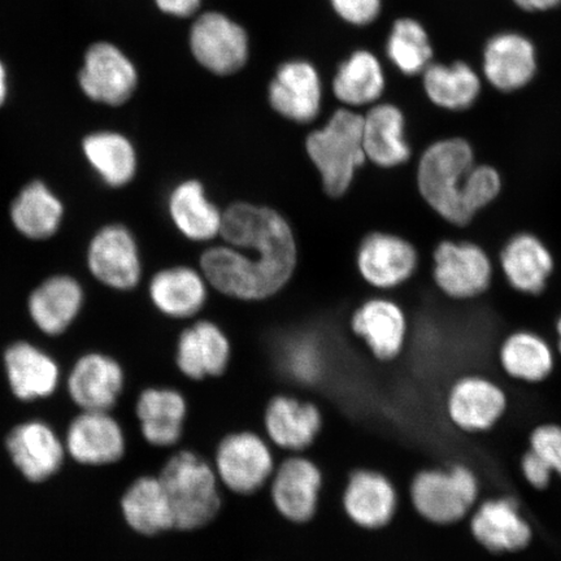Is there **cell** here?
<instances>
[{"mask_svg": "<svg viewBox=\"0 0 561 561\" xmlns=\"http://www.w3.org/2000/svg\"><path fill=\"white\" fill-rule=\"evenodd\" d=\"M222 244L201 257L208 285L229 298L265 300L290 283L298 264L296 236L276 209L238 202L224 210Z\"/></svg>", "mask_w": 561, "mask_h": 561, "instance_id": "obj_1", "label": "cell"}, {"mask_svg": "<svg viewBox=\"0 0 561 561\" xmlns=\"http://www.w3.org/2000/svg\"><path fill=\"white\" fill-rule=\"evenodd\" d=\"M306 151L320 174L327 195L342 198L353 186L357 172L367 163L363 114L346 107L336 110L322 128L308 135Z\"/></svg>", "mask_w": 561, "mask_h": 561, "instance_id": "obj_2", "label": "cell"}, {"mask_svg": "<svg viewBox=\"0 0 561 561\" xmlns=\"http://www.w3.org/2000/svg\"><path fill=\"white\" fill-rule=\"evenodd\" d=\"M474 163L473 146L461 137L436 140L426 147L417 161L416 186L421 199L454 227L471 224L462 213L460 193Z\"/></svg>", "mask_w": 561, "mask_h": 561, "instance_id": "obj_3", "label": "cell"}, {"mask_svg": "<svg viewBox=\"0 0 561 561\" xmlns=\"http://www.w3.org/2000/svg\"><path fill=\"white\" fill-rule=\"evenodd\" d=\"M171 502L174 528L195 530L213 522L221 507L219 479L205 459L181 451L159 476Z\"/></svg>", "mask_w": 561, "mask_h": 561, "instance_id": "obj_4", "label": "cell"}, {"mask_svg": "<svg viewBox=\"0 0 561 561\" xmlns=\"http://www.w3.org/2000/svg\"><path fill=\"white\" fill-rule=\"evenodd\" d=\"M480 481L465 465L426 468L413 477L410 501L423 520L450 526L465 520L479 503Z\"/></svg>", "mask_w": 561, "mask_h": 561, "instance_id": "obj_5", "label": "cell"}, {"mask_svg": "<svg viewBox=\"0 0 561 561\" xmlns=\"http://www.w3.org/2000/svg\"><path fill=\"white\" fill-rule=\"evenodd\" d=\"M83 270L102 289L135 290L142 279V259L133 231L122 222L96 227L83 249Z\"/></svg>", "mask_w": 561, "mask_h": 561, "instance_id": "obj_6", "label": "cell"}, {"mask_svg": "<svg viewBox=\"0 0 561 561\" xmlns=\"http://www.w3.org/2000/svg\"><path fill=\"white\" fill-rule=\"evenodd\" d=\"M75 83L88 103L117 108L135 95L138 73L121 47L101 39L91 42L81 54Z\"/></svg>", "mask_w": 561, "mask_h": 561, "instance_id": "obj_7", "label": "cell"}, {"mask_svg": "<svg viewBox=\"0 0 561 561\" xmlns=\"http://www.w3.org/2000/svg\"><path fill=\"white\" fill-rule=\"evenodd\" d=\"M88 297L87 280L72 272H53L27 293V320L34 332L44 339H61L81 320Z\"/></svg>", "mask_w": 561, "mask_h": 561, "instance_id": "obj_8", "label": "cell"}, {"mask_svg": "<svg viewBox=\"0 0 561 561\" xmlns=\"http://www.w3.org/2000/svg\"><path fill=\"white\" fill-rule=\"evenodd\" d=\"M432 276L437 289L453 300L483 296L494 279V264L485 249L471 241H440L433 250Z\"/></svg>", "mask_w": 561, "mask_h": 561, "instance_id": "obj_9", "label": "cell"}, {"mask_svg": "<svg viewBox=\"0 0 561 561\" xmlns=\"http://www.w3.org/2000/svg\"><path fill=\"white\" fill-rule=\"evenodd\" d=\"M419 264L416 245L390 231H371L356 251L357 273L376 290H394L409 283Z\"/></svg>", "mask_w": 561, "mask_h": 561, "instance_id": "obj_10", "label": "cell"}, {"mask_svg": "<svg viewBox=\"0 0 561 561\" xmlns=\"http://www.w3.org/2000/svg\"><path fill=\"white\" fill-rule=\"evenodd\" d=\"M217 479L236 494L261 490L275 472V460L266 442L251 432L233 433L217 447Z\"/></svg>", "mask_w": 561, "mask_h": 561, "instance_id": "obj_11", "label": "cell"}, {"mask_svg": "<svg viewBox=\"0 0 561 561\" xmlns=\"http://www.w3.org/2000/svg\"><path fill=\"white\" fill-rule=\"evenodd\" d=\"M446 415L459 431L486 433L500 423L508 410V397L502 386L486 376L458 378L446 396Z\"/></svg>", "mask_w": 561, "mask_h": 561, "instance_id": "obj_12", "label": "cell"}, {"mask_svg": "<svg viewBox=\"0 0 561 561\" xmlns=\"http://www.w3.org/2000/svg\"><path fill=\"white\" fill-rule=\"evenodd\" d=\"M7 215L15 233L41 243L54 240L65 227L67 205L50 182L33 178L13 194Z\"/></svg>", "mask_w": 561, "mask_h": 561, "instance_id": "obj_13", "label": "cell"}, {"mask_svg": "<svg viewBox=\"0 0 561 561\" xmlns=\"http://www.w3.org/2000/svg\"><path fill=\"white\" fill-rule=\"evenodd\" d=\"M191 47L196 61L219 76L238 72L249 59L248 33L219 12L205 13L195 21Z\"/></svg>", "mask_w": 561, "mask_h": 561, "instance_id": "obj_14", "label": "cell"}, {"mask_svg": "<svg viewBox=\"0 0 561 561\" xmlns=\"http://www.w3.org/2000/svg\"><path fill=\"white\" fill-rule=\"evenodd\" d=\"M350 328L382 363L394 362L403 354L410 334L404 308L386 297L364 300L351 316Z\"/></svg>", "mask_w": 561, "mask_h": 561, "instance_id": "obj_15", "label": "cell"}, {"mask_svg": "<svg viewBox=\"0 0 561 561\" xmlns=\"http://www.w3.org/2000/svg\"><path fill=\"white\" fill-rule=\"evenodd\" d=\"M79 147L83 164L102 187L121 191L136 179V147L124 133L93 128L83 133Z\"/></svg>", "mask_w": 561, "mask_h": 561, "instance_id": "obj_16", "label": "cell"}, {"mask_svg": "<svg viewBox=\"0 0 561 561\" xmlns=\"http://www.w3.org/2000/svg\"><path fill=\"white\" fill-rule=\"evenodd\" d=\"M469 531L482 549L493 553L523 551L533 541V529L510 496L477 503L469 515Z\"/></svg>", "mask_w": 561, "mask_h": 561, "instance_id": "obj_17", "label": "cell"}, {"mask_svg": "<svg viewBox=\"0 0 561 561\" xmlns=\"http://www.w3.org/2000/svg\"><path fill=\"white\" fill-rule=\"evenodd\" d=\"M270 481L273 506L280 516L296 524L312 520L324 481L318 465L305 456H291L275 468Z\"/></svg>", "mask_w": 561, "mask_h": 561, "instance_id": "obj_18", "label": "cell"}, {"mask_svg": "<svg viewBox=\"0 0 561 561\" xmlns=\"http://www.w3.org/2000/svg\"><path fill=\"white\" fill-rule=\"evenodd\" d=\"M2 360L13 394L21 401L46 398L58 388V362L30 336H19L7 343Z\"/></svg>", "mask_w": 561, "mask_h": 561, "instance_id": "obj_19", "label": "cell"}, {"mask_svg": "<svg viewBox=\"0 0 561 561\" xmlns=\"http://www.w3.org/2000/svg\"><path fill=\"white\" fill-rule=\"evenodd\" d=\"M348 520L364 530H381L394 520L398 490L388 476L374 469H357L350 474L342 495Z\"/></svg>", "mask_w": 561, "mask_h": 561, "instance_id": "obj_20", "label": "cell"}, {"mask_svg": "<svg viewBox=\"0 0 561 561\" xmlns=\"http://www.w3.org/2000/svg\"><path fill=\"white\" fill-rule=\"evenodd\" d=\"M270 104L279 116L296 124L318 118L322 104V82L318 69L306 60L284 62L270 83Z\"/></svg>", "mask_w": 561, "mask_h": 561, "instance_id": "obj_21", "label": "cell"}, {"mask_svg": "<svg viewBox=\"0 0 561 561\" xmlns=\"http://www.w3.org/2000/svg\"><path fill=\"white\" fill-rule=\"evenodd\" d=\"M537 68L536 47L520 33L496 34L483 48V79L501 93H515L528 87Z\"/></svg>", "mask_w": 561, "mask_h": 561, "instance_id": "obj_22", "label": "cell"}, {"mask_svg": "<svg viewBox=\"0 0 561 561\" xmlns=\"http://www.w3.org/2000/svg\"><path fill=\"white\" fill-rule=\"evenodd\" d=\"M500 265L512 289L536 297L547 289L556 271V257L541 237L522 231L504 243Z\"/></svg>", "mask_w": 561, "mask_h": 561, "instance_id": "obj_23", "label": "cell"}, {"mask_svg": "<svg viewBox=\"0 0 561 561\" xmlns=\"http://www.w3.org/2000/svg\"><path fill=\"white\" fill-rule=\"evenodd\" d=\"M363 146L369 163L396 170L412 159L404 112L394 103L378 102L363 114Z\"/></svg>", "mask_w": 561, "mask_h": 561, "instance_id": "obj_24", "label": "cell"}, {"mask_svg": "<svg viewBox=\"0 0 561 561\" xmlns=\"http://www.w3.org/2000/svg\"><path fill=\"white\" fill-rule=\"evenodd\" d=\"M124 382L121 363L100 351H90L76 360L68 390L83 411H110L121 397Z\"/></svg>", "mask_w": 561, "mask_h": 561, "instance_id": "obj_25", "label": "cell"}, {"mask_svg": "<svg viewBox=\"0 0 561 561\" xmlns=\"http://www.w3.org/2000/svg\"><path fill=\"white\" fill-rule=\"evenodd\" d=\"M125 434L108 411H83L70 424L67 450L85 466H107L125 454Z\"/></svg>", "mask_w": 561, "mask_h": 561, "instance_id": "obj_26", "label": "cell"}, {"mask_svg": "<svg viewBox=\"0 0 561 561\" xmlns=\"http://www.w3.org/2000/svg\"><path fill=\"white\" fill-rule=\"evenodd\" d=\"M230 356L227 334L208 320H201L185 329L175 350V363L181 374L195 381L221 376L229 366Z\"/></svg>", "mask_w": 561, "mask_h": 561, "instance_id": "obj_27", "label": "cell"}, {"mask_svg": "<svg viewBox=\"0 0 561 561\" xmlns=\"http://www.w3.org/2000/svg\"><path fill=\"white\" fill-rule=\"evenodd\" d=\"M7 448L19 471L32 482L50 479L65 460V447L50 426L30 421L13 430Z\"/></svg>", "mask_w": 561, "mask_h": 561, "instance_id": "obj_28", "label": "cell"}, {"mask_svg": "<svg viewBox=\"0 0 561 561\" xmlns=\"http://www.w3.org/2000/svg\"><path fill=\"white\" fill-rule=\"evenodd\" d=\"M264 425L273 444L287 451L300 453L318 438L322 413L311 402L278 396L266 405Z\"/></svg>", "mask_w": 561, "mask_h": 561, "instance_id": "obj_29", "label": "cell"}, {"mask_svg": "<svg viewBox=\"0 0 561 561\" xmlns=\"http://www.w3.org/2000/svg\"><path fill=\"white\" fill-rule=\"evenodd\" d=\"M208 280L202 271L178 265L161 270L149 285L152 305L171 319H191L207 304Z\"/></svg>", "mask_w": 561, "mask_h": 561, "instance_id": "obj_30", "label": "cell"}, {"mask_svg": "<svg viewBox=\"0 0 561 561\" xmlns=\"http://www.w3.org/2000/svg\"><path fill=\"white\" fill-rule=\"evenodd\" d=\"M168 214L188 241L209 242L220 237L224 213L210 202L202 182L186 180L168 196Z\"/></svg>", "mask_w": 561, "mask_h": 561, "instance_id": "obj_31", "label": "cell"}, {"mask_svg": "<svg viewBox=\"0 0 561 561\" xmlns=\"http://www.w3.org/2000/svg\"><path fill=\"white\" fill-rule=\"evenodd\" d=\"M136 412L140 432L150 445L171 447L181 439L187 416V403L181 392L146 389L140 392Z\"/></svg>", "mask_w": 561, "mask_h": 561, "instance_id": "obj_32", "label": "cell"}, {"mask_svg": "<svg viewBox=\"0 0 561 561\" xmlns=\"http://www.w3.org/2000/svg\"><path fill=\"white\" fill-rule=\"evenodd\" d=\"M497 359L512 380L529 385L546 381L557 366L556 351L550 342L541 334L525 329L503 340Z\"/></svg>", "mask_w": 561, "mask_h": 561, "instance_id": "obj_33", "label": "cell"}, {"mask_svg": "<svg viewBox=\"0 0 561 561\" xmlns=\"http://www.w3.org/2000/svg\"><path fill=\"white\" fill-rule=\"evenodd\" d=\"M126 524L140 536L152 537L174 528V516L159 477L144 476L131 483L122 500Z\"/></svg>", "mask_w": 561, "mask_h": 561, "instance_id": "obj_34", "label": "cell"}, {"mask_svg": "<svg viewBox=\"0 0 561 561\" xmlns=\"http://www.w3.org/2000/svg\"><path fill=\"white\" fill-rule=\"evenodd\" d=\"M421 79L427 100L436 107L450 112L473 107L482 91L480 75L465 61H454L453 65L433 61Z\"/></svg>", "mask_w": 561, "mask_h": 561, "instance_id": "obj_35", "label": "cell"}, {"mask_svg": "<svg viewBox=\"0 0 561 561\" xmlns=\"http://www.w3.org/2000/svg\"><path fill=\"white\" fill-rule=\"evenodd\" d=\"M386 90L381 61L367 50L355 51L342 62L333 80V93L346 108L370 107Z\"/></svg>", "mask_w": 561, "mask_h": 561, "instance_id": "obj_36", "label": "cell"}, {"mask_svg": "<svg viewBox=\"0 0 561 561\" xmlns=\"http://www.w3.org/2000/svg\"><path fill=\"white\" fill-rule=\"evenodd\" d=\"M386 54L405 76H421L433 62V48L425 27L415 19L403 18L392 24Z\"/></svg>", "mask_w": 561, "mask_h": 561, "instance_id": "obj_37", "label": "cell"}, {"mask_svg": "<svg viewBox=\"0 0 561 561\" xmlns=\"http://www.w3.org/2000/svg\"><path fill=\"white\" fill-rule=\"evenodd\" d=\"M503 179L494 165L474 163L466 175L460 193V205L469 222L476 215L500 198Z\"/></svg>", "mask_w": 561, "mask_h": 561, "instance_id": "obj_38", "label": "cell"}, {"mask_svg": "<svg viewBox=\"0 0 561 561\" xmlns=\"http://www.w3.org/2000/svg\"><path fill=\"white\" fill-rule=\"evenodd\" d=\"M285 363L290 374L299 381L311 382L322 370V355L313 342L294 341L285 353Z\"/></svg>", "mask_w": 561, "mask_h": 561, "instance_id": "obj_39", "label": "cell"}, {"mask_svg": "<svg viewBox=\"0 0 561 561\" xmlns=\"http://www.w3.org/2000/svg\"><path fill=\"white\" fill-rule=\"evenodd\" d=\"M529 450L561 479V425L546 423L535 427L529 436Z\"/></svg>", "mask_w": 561, "mask_h": 561, "instance_id": "obj_40", "label": "cell"}, {"mask_svg": "<svg viewBox=\"0 0 561 561\" xmlns=\"http://www.w3.org/2000/svg\"><path fill=\"white\" fill-rule=\"evenodd\" d=\"M331 3L336 15L355 26L375 23L382 10L381 0H331Z\"/></svg>", "mask_w": 561, "mask_h": 561, "instance_id": "obj_41", "label": "cell"}, {"mask_svg": "<svg viewBox=\"0 0 561 561\" xmlns=\"http://www.w3.org/2000/svg\"><path fill=\"white\" fill-rule=\"evenodd\" d=\"M520 469L524 480L533 489L545 490L550 486L553 473L535 453L528 450L522 456Z\"/></svg>", "mask_w": 561, "mask_h": 561, "instance_id": "obj_42", "label": "cell"}, {"mask_svg": "<svg viewBox=\"0 0 561 561\" xmlns=\"http://www.w3.org/2000/svg\"><path fill=\"white\" fill-rule=\"evenodd\" d=\"M161 12L175 18H188L199 9L201 0H156Z\"/></svg>", "mask_w": 561, "mask_h": 561, "instance_id": "obj_43", "label": "cell"}, {"mask_svg": "<svg viewBox=\"0 0 561 561\" xmlns=\"http://www.w3.org/2000/svg\"><path fill=\"white\" fill-rule=\"evenodd\" d=\"M12 69L10 62L0 54V111L5 108L12 96Z\"/></svg>", "mask_w": 561, "mask_h": 561, "instance_id": "obj_44", "label": "cell"}, {"mask_svg": "<svg viewBox=\"0 0 561 561\" xmlns=\"http://www.w3.org/2000/svg\"><path fill=\"white\" fill-rule=\"evenodd\" d=\"M514 3L526 12H543L557 9L561 0H514Z\"/></svg>", "mask_w": 561, "mask_h": 561, "instance_id": "obj_45", "label": "cell"}, {"mask_svg": "<svg viewBox=\"0 0 561 561\" xmlns=\"http://www.w3.org/2000/svg\"><path fill=\"white\" fill-rule=\"evenodd\" d=\"M556 333H557V347H558L559 354L561 355V314L559 316V319L557 320Z\"/></svg>", "mask_w": 561, "mask_h": 561, "instance_id": "obj_46", "label": "cell"}]
</instances>
